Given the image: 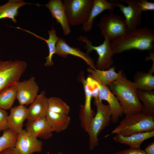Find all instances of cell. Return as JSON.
Listing matches in <instances>:
<instances>
[{
	"mask_svg": "<svg viewBox=\"0 0 154 154\" xmlns=\"http://www.w3.org/2000/svg\"><path fill=\"white\" fill-rule=\"evenodd\" d=\"M109 86L118 100L125 116L142 112V105L138 98V90L133 82L127 79L122 70L119 78Z\"/></svg>",
	"mask_w": 154,
	"mask_h": 154,
	"instance_id": "cell-2",
	"label": "cell"
},
{
	"mask_svg": "<svg viewBox=\"0 0 154 154\" xmlns=\"http://www.w3.org/2000/svg\"><path fill=\"white\" fill-rule=\"evenodd\" d=\"M44 6L50 11L53 18L60 25L64 35H69L71 33V29L63 1L50 0Z\"/></svg>",
	"mask_w": 154,
	"mask_h": 154,
	"instance_id": "cell-15",
	"label": "cell"
},
{
	"mask_svg": "<svg viewBox=\"0 0 154 154\" xmlns=\"http://www.w3.org/2000/svg\"><path fill=\"white\" fill-rule=\"evenodd\" d=\"M127 3L125 6L117 2L116 7L119 8L125 17L124 19L129 33L135 30L141 24L142 11L138 4V0H121Z\"/></svg>",
	"mask_w": 154,
	"mask_h": 154,
	"instance_id": "cell-9",
	"label": "cell"
},
{
	"mask_svg": "<svg viewBox=\"0 0 154 154\" xmlns=\"http://www.w3.org/2000/svg\"><path fill=\"white\" fill-rule=\"evenodd\" d=\"M97 25L101 35L111 42L129 33L124 19L113 11L101 17Z\"/></svg>",
	"mask_w": 154,
	"mask_h": 154,
	"instance_id": "cell-5",
	"label": "cell"
},
{
	"mask_svg": "<svg viewBox=\"0 0 154 154\" xmlns=\"http://www.w3.org/2000/svg\"><path fill=\"white\" fill-rule=\"evenodd\" d=\"M122 70L118 72H115V67L112 66L106 70H100L96 69H93L90 68L87 69L89 73V76L102 85L109 86L119 77Z\"/></svg>",
	"mask_w": 154,
	"mask_h": 154,
	"instance_id": "cell-20",
	"label": "cell"
},
{
	"mask_svg": "<svg viewBox=\"0 0 154 154\" xmlns=\"http://www.w3.org/2000/svg\"><path fill=\"white\" fill-rule=\"evenodd\" d=\"M25 130L34 137L44 139L51 138L53 132L45 117L28 120Z\"/></svg>",
	"mask_w": 154,
	"mask_h": 154,
	"instance_id": "cell-18",
	"label": "cell"
},
{
	"mask_svg": "<svg viewBox=\"0 0 154 154\" xmlns=\"http://www.w3.org/2000/svg\"><path fill=\"white\" fill-rule=\"evenodd\" d=\"M14 28L24 31L45 42L48 48L49 53L48 55L45 57L46 62L44 63V66L46 67H49L53 66V62L52 60V57L53 55L55 54L56 53V45L59 38L56 35V31L53 28V25L52 26L51 30H48L49 37L48 39H46L43 37L37 35L34 33L21 28L20 27H14Z\"/></svg>",
	"mask_w": 154,
	"mask_h": 154,
	"instance_id": "cell-23",
	"label": "cell"
},
{
	"mask_svg": "<svg viewBox=\"0 0 154 154\" xmlns=\"http://www.w3.org/2000/svg\"><path fill=\"white\" fill-rule=\"evenodd\" d=\"M17 97L16 85L7 87L0 91V108L4 110L10 109Z\"/></svg>",
	"mask_w": 154,
	"mask_h": 154,
	"instance_id": "cell-26",
	"label": "cell"
},
{
	"mask_svg": "<svg viewBox=\"0 0 154 154\" xmlns=\"http://www.w3.org/2000/svg\"><path fill=\"white\" fill-rule=\"evenodd\" d=\"M42 142L23 129L17 134L15 147L21 154L40 153L42 150Z\"/></svg>",
	"mask_w": 154,
	"mask_h": 154,
	"instance_id": "cell-11",
	"label": "cell"
},
{
	"mask_svg": "<svg viewBox=\"0 0 154 154\" xmlns=\"http://www.w3.org/2000/svg\"><path fill=\"white\" fill-rule=\"evenodd\" d=\"M98 83L100 90L99 99L101 101L104 100L107 102L111 113V121L113 123H116L123 114L122 108L117 98L108 86Z\"/></svg>",
	"mask_w": 154,
	"mask_h": 154,
	"instance_id": "cell-14",
	"label": "cell"
},
{
	"mask_svg": "<svg viewBox=\"0 0 154 154\" xmlns=\"http://www.w3.org/2000/svg\"><path fill=\"white\" fill-rule=\"evenodd\" d=\"M63 2L70 25H83L86 21L93 0H64Z\"/></svg>",
	"mask_w": 154,
	"mask_h": 154,
	"instance_id": "cell-6",
	"label": "cell"
},
{
	"mask_svg": "<svg viewBox=\"0 0 154 154\" xmlns=\"http://www.w3.org/2000/svg\"><path fill=\"white\" fill-rule=\"evenodd\" d=\"M3 131L0 136V153L8 148L15 147L17 139V134L9 129Z\"/></svg>",
	"mask_w": 154,
	"mask_h": 154,
	"instance_id": "cell-29",
	"label": "cell"
},
{
	"mask_svg": "<svg viewBox=\"0 0 154 154\" xmlns=\"http://www.w3.org/2000/svg\"><path fill=\"white\" fill-rule=\"evenodd\" d=\"M27 117V108L25 106L19 105L12 108L8 117V129L19 134L23 129V123Z\"/></svg>",
	"mask_w": 154,
	"mask_h": 154,
	"instance_id": "cell-17",
	"label": "cell"
},
{
	"mask_svg": "<svg viewBox=\"0 0 154 154\" xmlns=\"http://www.w3.org/2000/svg\"><path fill=\"white\" fill-rule=\"evenodd\" d=\"M87 84L91 91L94 101L99 99L100 90L98 82L90 76H88L86 79Z\"/></svg>",
	"mask_w": 154,
	"mask_h": 154,
	"instance_id": "cell-30",
	"label": "cell"
},
{
	"mask_svg": "<svg viewBox=\"0 0 154 154\" xmlns=\"http://www.w3.org/2000/svg\"><path fill=\"white\" fill-rule=\"evenodd\" d=\"M45 118L52 131L56 133L66 130L71 121L70 117L68 115L57 113L48 110Z\"/></svg>",
	"mask_w": 154,
	"mask_h": 154,
	"instance_id": "cell-22",
	"label": "cell"
},
{
	"mask_svg": "<svg viewBox=\"0 0 154 154\" xmlns=\"http://www.w3.org/2000/svg\"><path fill=\"white\" fill-rule=\"evenodd\" d=\"M153 73L139 71L134 76V81L137 90L141 91H150L154 89V76Z\"/></svg>",
	"mask_w": 154,
	"mask_h": 154,
	"instance_id": "cell-25",
	"label": "cell"
},
{
	"mask_svg": "<svg viewBox=\"0 0 154 154\" xmlns=\"http://www.w3.org/2000/svg\"><path fill=\"white\" fill-rule=\"evenodd\" d=\"M110 46L114 54L131 49L153 52L154 31L148 27H139L111 42Z\"/></svg>",
	"mask_w": 154,
	"mask_h": 154,
	"instance_id": "cell-1",
	"label": "cell"
},
{
	"mask_svg": "<svg viewBox=\"0 0 154 154\" xmlns=\"http://www.w3.org/2000/svg\"><path fill=\"white\" fill-rule=\"evenodd\" d=\"M16 85V99L19 105L25 106L31 104L38 95L39 88L34 76L27 80L19 81Z\"/></svg>",
	"mask_w": 154,
	"mask_h": 154,
	"instance_id": "cell-10",
	"label": "cell"
},
{
	"mask_svg": "<svg viewBox=\"0 0 154 154\" xmlns=\"http://www.w3.org/2000/svg\"><path fill=\"white\" fill-rule=\"evenodd\" d=\"M154 131V115L140 112L125 116L111 134L124 136Z\"/></svg>",
	"mask_w": 154,
	"mask_h": 154,
	"instance_id": "cell-3",
	"label": "cell"
},
{
	"mask_svg": "<svg viewBox=\"0 0 154 154\" xmlns=\"http://www.w3.org/2000/svg\"><path fill=\"white\" fill-rule=\"evenodd\" d=\"M0 154H21L15 147L7 149L0 153Z\"/></svg>",
	"mask_w": 154,
	"mask_h": 154,
	"instance_id": "cell-34",
	"label": "cell"
},
{
	"mask_svg": "<svg viewBox=\"0 0 154 154\" xmlns=\"http://www.w3.org/2000/svg\"><path fill=\"white\" fill-rule=\"evenodd\" d=\"M27 67L23 61L0 60V91L19 82Z\"/></svg>",
	"mask_w": 154,
	"mask_h": 154,
	"instance_id": "cell-7",
	"label": "cell"
},
{
	"mask_svg": "<svg viewBox=\"0 0 154 154\" xmlns=\"http://www.w3.org/2000/svg\"><path fill=\"white\" fill-rule=\"evenodd\" d=\"M32 4L23 0H9L6 3L0 5V20L8 18L16 23L15 17L19 14V9L25 5Z\"/></svg>",
	"mask_w": 154,
	"mask_h": 154,
	"instance_id": "cell-24",
	"label": "cell"
},
{
	"mask_svg": "<svg viewBox=\"0 0 154 154\" xmlns=\"http://www.w3.org/2000/svg\"><path fill=\"white\" fill-rule=\"evenodd\" d=\"M80 81L84 90L85 99L84 105L81 106L79 113V119L82 128L86 132L90 124L95 115V112L91 108L92 96L91 91L84 76H81Z\"/></svg>",
	"mask_w": 154,
	"mask_h": 154,
	"instance_id": "cell-12",
	"label": "cell"
},
{
	"mask_svg": "<svg viewBox=\"0 0 154 154\" xmlns=\"http://www.w3.org/2000/svg\"><path fill=\"white\" fill-rule=\"evenodd\" d=\"M139 100L142 102L143 113L149 115H154V92L141 91L138 90Z\"/></svg>",
	"mask_w": 154,
	"mask_h": 154,
	"instance_id": "cell-27",
	"label": "cell"
},
{
	"mask_svg": "<svg viewBox=\"0 0 154 154\" xmlns=\"http://www.w3.org/2000/svg\"><path fill=\"white\" fill-rule=\"evenodd\" d=\"M138 4L142 12L154 10V3L149 2L147 0H138Z\"/></svg>",
	"mask_w": 154,
	"mask_h": 154,
	"instance_id": "cell-32",
	"label": "cell"
},
{
	"mask_svg": "<svg viewBox=\"0 0 154 154\" xmlns=\"http://www.w3.org/2000/svg\"><path fill=\"white\" fill-rule=\"evenodd\" d=\"M55 54L64 58H66L68 55L78 57L83 60L89 68L96 69L94 62L89 54L82 51L78 48L70 46L62 38H59L56 43Z\"/></svg>",
	"mask_w": 154,
	"mask_h": 154,
	"instance_id": "cell-13",
	"label": "cell"
},
{
	"mask_svg": "<svg viewBox=\"0 0 154 154\" xmlns=\"http://www.w3.org/2000/svg\"><path fill=\"white\" fill-rule=\"evenodd\" d=\"M144 151L146 154H154V141L149 143Z\"/></svg>",
	"mask_w": 154,
	"mask_h": 154,
	"instance_id": "cell-35",
	"label": "cell"
},
{
	"mask_svg": "<svg viewBox=\"0 0 154 154\" xmlns=\"http://www.w3.org/2000/svg\"><path fill=\"white\" fill-rule=\"evenodd\" d=\"M97 112L92 118L87 133L89 137V149L94 150L98 145V137L111 121V113L108 105L103 104L99 99L94 101Z\"/></svg>",
	"mask_w": 154,
	"mask_h": 154,
	"instance_id": "cell-4",
	"label": "cell"
},
{
	"mask_svg": "<svg viewBox=\"0 0 154 154\" xmlns=\"http://www.w3.org/2000/svg\"><path fill=\"white\" fill-rule=\"evenodd\" d=\"M103 43L98 46L93 45L91 41L86 36H80L78 40L85 43L84 48L86 53L89 54L93 50L95 51L98 55L95 67L100 70H106L110 69L114 61L112 58L114 55L110 46V41L107 37H104Z\"/></svg>",
	"mask_w": 154,
	"mask_h": 154,
	"instance_id": "cell-8",
	"label": "cell"
},
{
	"mask_svg": "<svg viewBox=\"0 0 154 154\" xmlns=\"http://www.w3.org/2000/svg\"><path fill=\"white\" fill-rule=\"evenodd\" d=\"M1 131H2V130H1V129H0V132Z\"/></svg>",
	"mask_w": 154,
	"mask_h": 154,
	"instance_id": "cell-37",
	"label": "cell"
},
{
	"mask_svg": "<svg viewBox=\"0 0 154 154\" xmlns=\"http://www.w3.org/2000/svg\"><path fill=\"white\" fill-rule=\"evenodd\" d=\"M52 154H64L61 151L55 153H53Z\"/></svg>",
	"mask_w": 154,
	"mask_h": 154,
	"instance_id": "cell-36",
	"label": "cell"
},
{
	"mask_svg": "<svg viewBox=\"0 0 154 154\" xmlns=\"http://www.w3.org/2000/svg\"><path fill=\"white\" fill-rule=\"evenodd\" d=\"M115 154H146L145 151L139 148H132L118 151Z\"/></svg>",
	"mask_w": 154,
	"mask_h": 154,
	"instance_id": "cell-33",
	"label": "cell"
},
{
	"mask_svg": "<svg viewBox=\"0 0 154 154\" xmlns=\"http://www.w3.org/2000/svg\"><path fill=\"white\" fill-rule=\"evenodd\" d=\"M48 99L44 91L38 94L27 108L28 120L45 117L48 110Z\"/></svg>",
	"mask_w": 154,
	"mask_h": 154,
	"instance_id": "cell-19",
	"label": "cell"
},
{
	"mask_svg": "<svg viewBox=\"0 0 154 154\" xmlns=\"http://www.w3.org/2000/svg\"><path fill=\"white\" fill-rule=\"evenodd\" d=\"M8 115L5 110L0 108V129L4 131L8 129L7 118Z\"/></svg>",
	"mask_w": 154,
	"mask_h": 154,
	"instance_id": "cell-31",
	"label": "cell"
},
{
	"mask_svg": "<svg viewBox=\"0 0 154 154\" xmlns=\"http://www.w3.org/2000/svg\"><path fill=\"white\" fill-rule=\"evenodd\" d=\"M154 136V131L137 133L124 136L116 134L114 137L116 142L129 146L130 148H139L144 141Z\"/></svg>",
	"mask_w": 154,
	"mask_h": 154,
	"instance_id": "cell-21",
	"label": "cell"
},
{
	"mask_svg": "<svg viewBox=\"0 0 154 154\" xmlns=\"http://www.w3.org/2000/svg\"><path fill=\"white\" fill-rule=\"evenodd\" d=\"M48 110L63 114L68 115L70 111L69 106L61 99L55 97L48 99Z\"/></svg>",
	"mask_w": 154,
	"mask_h": 154,
	"instance_id": "cell-28",
	"label": "cell"
},
{
	"mask_svg": "<svg viewBox=\"0 0 154 154\" xmlns=\"http://www.w3.org/2000/svg\"><path fill=\"white\" fill-rule=\"evenodd\" d=\"M117 1H108L106 0H93V4L88 18L82 25V30L87 32L92 29L94 19L99 14L106 10L113 11L116 7Z\"/></svg>",
	"mask_w": 154,
	"mask_h": 154,
	"instance_id": "cell-16",
	"label": "cell"
}]
</instances>
